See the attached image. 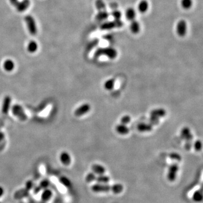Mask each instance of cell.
<instances>
[{
	"mask_svg": "<svg viewBox=\"0 0 203 203\" xmlns=\"http://www.w3.org/2000/svg\"><path fill=\"white\" fill-rule=\"evenodd\" d=\"M124 190V186L121 184H115L113 186L102 183H97L91 187V190L95 193L113 192L114 194H120Z\"/></svg>",
	"mask_w": 203,
	"mask_h": 203,
	"instance_id": "obj_1",
	"label": "cell"
},
{
	"mask_svg": "<svg viewBox=\"0 0 203 203\" xmlns=\"http://www.w3.org/2000/svg\"><path fill=\"white\" fill-rule=\"evenodd\" d=\"M10 110L11 111L13 115L15 116L21 121H24L28 119V116L27 115L23 107L19 104H15L13 105L11 107Z\"/></svg>",
	"mask_w": 203,
	"mask_h": 203,
	"instance_id": "obj_2",
	"label": "cell"
},
{
	"mask_svg": "<svg viewBox=\"0 0 203 203\" xmlns=\"http://www.w3.org/2000/svg\"><path fill=\"white\" fill-rule=\"evenodd\" d=\"M117 51L115 49L111 47H107L104 49H99L95 51L94 56L95 58H98L102 55H104L108 56L109 58L111 60L115 59L117 56Z\"/></svg>",
	"mask_w": 203,
	"mask_h": 203,
	"instance_id": "obj_3",
	"label": "cell"
},
{
	"mask_svg": "<svg viewBox=\"0 0 203 203\" xmlns=\"http://www.w3.org/2000/svg\"><path fill=\"white\" fill-rule=\"evenodd\" d=\"M25 21L29 33L32 35H36L37 34L38 28L33 17L31 15L25 16Z\"/></svg>",
	"mask_w": 203,
	"mask_h": 203,
	"instance_id": "obj_4",
	"label": "cell"
},
{
	"mask_svg": "<svg viewBox=\"0 0 203 203\" xmlns=\"http://www.w3.org/2000/svg\"><path fill=\"white\" fill-rule=\"evenodd\" d=\"M12 98L10 95H6L3 98L1 105V113L3 115H7L12 106Z\"/></svg>",
	"mask_w": 203,
	"mask_h": 203,
	"instance_id": "obj_5",
	"label": "cell"
},
{
	"mask_svg": "<svg viewBox=\"0 0 203 203\" xmlns=\"http://www.w3.org/2000/svg\"><path fill=\"white\" fill-rule=\"evenodd\" d=\"M90 109V105L89 103H84L75 109L74 115L76 117H80L86 114Z\"/></svg>",
	"mask_w": 203,
	"mask_h": 203,
	"instance_id": "obj_6",
	"label": "cell"
},
{
	"mask_svg": "<svg viewBox=\"0 0 203 203\" xmlns=\"http://www.w3.org/2000/svg\"><path fill=\"white\" fill-rule=\"evenodd\" d=\"M187 30H188V25L186 22L183 19L179 20L177 23V28H176L177 34L180 37H184L187 33Z\"/></svg>",
	"mask_w": 203,
	"mask_h": 203,
	"instance_id": "obj_7",
	"label": "cell"
},
{
	"mask_svg": "<svg viewBox=\"0 0 203 203\" xmlns=\"http://www.w3.org/2000/svg\"><path fill=\"white\" fill-rule=\"evenodd\" d=\"M178 169L179 166L177 164H173L170 166L168 173V178L170 181L173 182L175 180Z\"/></svg>",
	"mask_w": 203,
	"mask_h": 203,
	"instance_id": "obj_8",
	"label": "cell"
},
{
	"mask_svg": "<svg viewBox=\"0 0 203 203\" xmlns=\"http://www.w3.org/2000/svg\"><path fill=\"white\" fill-rule=\"evenodd\" d=\"M60 161L63 165L68 166L71 164L72 161L71 156L70 154L67 151H62L60 155Z\"/></svg>",
	"mask_w": 203,
	"mask_h": 203,
	"instance_id": "obj_9",
	"label": "cell"
},
{
	"mask_svg": "<svg viewBox=\"0 0 203 203\" xmlns=\"http://www.w3.org/2000/svg\"><path fill=\"white\" fill-rule=\"evenodd\" d=\"M181 136L185 141H192L193 135L191 133L190 129L188 127H184L181 131Z\"/></svg>",
	"mask_w": 203,
	"mask_h": 203,
	"instance_id": "obj_10",
	"label": "cell"
},
{
	"mask_svg": "<svg viewBox=\"0 0 203 203\" xmlns=\"http://www.w3.org/2000/svg\"><path fill=\"white\" fill-rule=\"evenodd\" d=\"M15 64L13 60L10 59L6 60L3 63L2 67L3 69L7 72H12L15 69Z\"/></svg>",
	"mask_w": 203,
	"mask_h": 203,
	"instance_id": "obj_11",
	"label": "cell"
},
{
	"mask_svg": "<svg viewBox=\"0 0 203 203\" xmlns=\"http://www.w3.org/2000/svg\"><path fill=\"white\" fill-rule=\"evenodd\" d=\"M130 30L133 34H137L141 30V25L135 19L130 22Z\"/></svg>",
	"mask_w": 203,
	"mask_h": 203,
	"instance_id": "obj_12",
	"label": "cell"
},
{
	"mask_svg": "<svg viewBox=\"0 0 203 203\" xmlns=\"http://www.w3.org/2000/svg\"><path fill=\"white\" fill-rule=\"evenodd\" d=\"M52 196H53L52 191L47 188L46 189H44L42 191L41 195V199L43 201L46 202L49 200H50Z\"/></svg>",
	"mask_w": 203,
	"mask_h": 203,
	"instance_id": "obj_13",
	"label": "cell"
},
{
	"mask_svg": "<svg viewBox=\"0 0 203 203\" xmlns=\"http://www.w3.org/2000/svg\"><path fill=\"white\" fill-rule=\"evenodd\" d=\"M30 5L29 0H23L20 2H18L16 7V9L19 12H23L27 9Z\"/></svg>",
	"mask_w": 203,
	"mask_h": 203,
	"instance_id": "obj_14",
	"label": "cell"
},
{
	"mask_svg": "<svg viewBox=\"0 0 203 203\" xmlns=\"http://www.w3.org/2000/svg\"><path fill=\"white\" fill-rule=\"evenodd\" d=\"M91 169L93 172L95 174L98 175H102L104 174L106 172L105 168L99 164H94L91 166Z\"/></svg>",
	"mask_w": 203,
	"mask_h": 203,
	"instance_id": "obj_15",
	"label": "cell"
},
{
	"mask_svg": "<svg viewBox=\"0 0 203 203\" xmlns=\"http://www.w3.org/2000/svg\"><path fill=\"white\" fill-rule=\"evenodd\" d=\"M149 7V3L146 0H142L138 5V10L141 13L147 12Z\"/></svg>",
	"mask_w": 203,
	"mask_h": 203,
	"instance_id": "obj_16",
	"label": "cell"
},
{
	"mask_svg": "<svg viewBox=\"0 0 203 203\" xmlns=\"http://www.w3.org/2000/svg\"><path fill=\"white\" fill-rule=\"evenodd\" d=\"M136 11L133 7H129L125 11V17L129 21H132L135 20L136 18Z\"/></svg>",
	"mask_w": 203,
	"mask_h": 203,
	"instance_id": "obj_17",
	"label": "cell"
},
{
	"mask_svg": "<svg viewBox=\"0 0 203 203\" xmlns=\"http://www.w3.org/2000/svg\"><path fill=\"white\" fill-rule=\"evenodd\" d=\"M116 131L120 135H125L128 134L129 132V129L126 125L120 124L116 125L115 128Z\"/></svg>",
	"mask_w": 203,
	"mask_h": 203,
	"instance_id": "obj_18",
	"label": "cell"
},
{
	"mask_svg": "<svg viewBox=\"0 0 203 203\" xmlns=\"http://www.w3.org/2000/svg\"><path fill=\"white\" fill-rule=\"evenodd\" d=\"M152 125L146 123H141L137 126L138 130L141 132H149L152 130Z\"/></svg>",
	"mask_w": 203,
	"mask_h": 203,
	"instance_id": "obj_19",
	"label": "cell"
},
{
	"mask_svg": "<svg viewBox=\"0 0 203 203\" xmlns=\"http://www.w3.org/2000/svg\"><path fill=\"white\" fill-rule=\"evenodd\" d=\"M166 111L163 108H157L152 110L150 113L151 116H153L158 118L162 117L166 115Z\"/></svg>",
	"mask_w": 203,
	"mask_h": 203,
	"instance_id": "obj_20",
	"label": "cell"
},
{
	"mask_svg": "<svg viewBox=\"0 0 203 203\" xmlns=\"http://www.w3.org/2000/svg\"><path fill=\"white\" fill-rule=\"evenodd\" d=\"M38 49V44L36 41H31L27 45V51L30 53H34Z\"/></svg>",
	"mask_w": 203,
	"mask_h": 203,
	"instance_id": "obj_21",
	"label": "cell"
},
{
	"mask_svg": "<svg viewBox=\"0 0 203 203\" xmlns=\"http://www.w3.org/2000/svg\"><path fill=\"white\" fill-rule=\"evenodd\" d=\"M110 181V178L107 175H98L97 176L95 179V181H97L98 183H102V184H106L107 183L109 182Z\"/></svg>",
	"mask_w": 203,
	"mask_h": 203,
	"instance_id": "obj_22",
	"label": "cell"
},
{
	"mask_svg": "<svg viewBox=\"0 0 203 203\" xmlns=\"http://www.w3.org/2000/svg\"><path fill=\"white\" fill-rule=\"evenodd\" d=\"M59 182L62 184L63 186H65L66 188H70L72 184L70 179L68 177H67L66 176H63V175L61 176L59 178Z\"/></svg>",
	"mask_w": 203,
	"mask_h": 203,
	"instance_id": "obj_23",
	"label": "cell"
},
{
	"mask_svg": "<svg viewBox=\"0 0 203 203\" xmlns=\"http://www.w3.org/2000/svg\"><path fill=\"white\" fill-rule=\"evenodd\" d=\"M115 79L113 78H111L108 80H107L104 84V88L108 90H112L114 88L115 86Z\"/></svg>",
	"mask_w": 203,
	"mask_h": 203,
	"instance_id": "obj_24",
	"label": "cell"
},
{
	"mask_svg": "<svg viewBox=\"0 0 203 203\" xmlns=\"http://www.w3.org/2000/svg\"><path fill=\"white\" fill-rule=\"evenodd\" d=\"M181 6L184 9L188 10L190 9L192 6V0H181Z\"/></svg>",
	"mask_w": 203,
	"mask_h": 203,
	"instance_id": "obj_25",
	"label": "cell"
},
{
	"mask_svg": "<svg viewBox=\"0 0 203 203\" xmlns=\"http://www.w3.org/2000/svg\"><path fill=\"white\" fill-rule=\"evenodd\" d=\"M97 177L96 174L93 172H90L88 173L85 177V181L88 183H91L95 181V179Z\"/></svg>",
	"mask_w": 203,
	"mask_h": 203,
	"instance_id": "obj_26",
	"label": "cell"
},
{
	"mask_svg": "<svg viewBox=\"0 0 203 203\" xmlns=\"http://www.w3.org/2000/svg\"><path fill=\"white\" fill-rule=\"evenodd\" d=\"M202 198H203V195L201 192H200L199 191H197L192 196V199L194 201L198 202V201H201L202 200Z\"/></svg>",
	"mask_w": 203,
	"mask_h": 203,
	"instance_id": "obj_27",
	"label": "cell"
},
{
	"mask_svg": "<svg viewBox=\"0 0 203 203\" xmlns=\"http://www.w3.org/2000/svg\"><path fill=\"white\" fill-rule=\"evenodd\" d=\"M50 185V182L47 179H44L43 180H42L40 182V184H39V186L40 188L42 189H46V188H47Z\"/></svg>",
	"mask_w": 203,
	"mask_h": 203,
	"instance_id": "obj_28",
	"label": "cell"
},
{
	"mask_svg": "<svg viewBox=\"0 0 203 203\" xmlns=\"http://www.w3.org/2000/svg\"><path fill=\"white\" fill-rule=\"evenodd\" d=\"M131 121V117L129 115H125L122 116L121 119H120L121 124L124 125H126Z\"/></svg>",
	"mask_w": 203,
	"mask_h": 203,
	"instance_id": "obj_29",
	"label": "cell"
},
{
	"mask_svg": "<svg viewBox=\"0 0 203 203\" xmlns=\"http://www.w3.org/2000/svg\"><path fill=\"white\" fill-rule=\"evenodd\" d=\"M159 118L153 116H151L150 118V124L151 125H156L159 124Z\"/></svg>",
	"mask_w": 203,
	"mask_h": 203,
	"instance_id": "obj_30",
	"label": "cell"
},
{
	"mask_svg": "<svg viewBox=\"0 0 203 203\" xmlns=\"http://www.w3.org/2000/svg\"><path fill=\"white\" fill-rule=\"evenodd\" d=\"M170 158L172 160H177V161H180L181 160V156L178 154V153L176 152H172V153L170 154L169 155Z\"/></svg>",
	"mask_w": 203,
	"mask_h": 203,
	"instance_id": "obj_31",
	"label": "cell"
},
{
	"mask_svg": "<svg viewBox=\"0 0 203 203\" xmlns=\"http://www.w3.org/2000/svg\"><path fill=\"white\" fill-rule=\"evenodd\" d=\"M194 148L197 151H199L202 148V143L200 140H197L194 143Z\"/></svg>",
	"mask_w": 203,
	"mask_h": 203,
	"instance_id": "obj_32",
	"label": "cell"
},
{
	"mask_svg": "<svg viewBox=\"0 0 203 203\" xmlns=\"http://www.w3.org/2000/svg\"><path fill=\"white\" fill-rule=\"evenodd\" d=\"M192 147V141H186V143L184 144V148L186 150L189 151L191 150Z\"/></svg>",
	"mask_w": 203,
	"mask_h": 203,
	"instance_id": "obj_33",
	"label": "cell"
},
{
	"mask_svg": "<svg viewBox=\"0 0 203 203\" xmlns=\"http://www.w3.org/2000/svg\"><path fill=\"white\" fill-rule=\"evenodd\" d=\"M113 16L116 19L119 20V19H120L121 14V13L119 11L116 10V11H114L113 12Z\"/></svg>",
	"mask_w": 203,
	"mask_h": 203,
	"instance_id": "obj_34",
	"label": "cell"
},
{
	"mask_svg": "<svg viewBox=\"0 0 203 203\" xmlns=\"http://www.w3.org/2000/svg\"><path fill=\"white\" fill-rule=\"evenodd\" d=\"M4 193H5L4 188H3L2 186H0V197L3 196V195H4Z\"/></svg>",
	"mask_w": 203,
	"mask_h": 203,
	"instance_id": "obj_35",
	"label": "cell"
},
{
	"mask_svg": "<svg viewBox=\"0 0 203 203\" xmlns=\"http://www.w3.org/2000/svg\"><path fill=\"white\" fill-rule=\"evenodd\" d=\"M5 137V134L3 133L2 131H0V142L3 141Z\"/></svg>",
	"mask_w": 203,
	"mask_h": 203,
	"instance_id": "obj_36",
	"label": "cell"
},
{
	"mask_svg": "<svg viewBox=\"0 0 203 203\" xmlns=\"http://www.w3.org/2000/svg\"><path fill=\"white\" fill-rule=\"evenodd\" d=\"M10 2L13 5V6H15V7H16L17 5V4L19 2L18 1V0H10Z\"/></svg>",
	"mask_w": 203,
	"mask_h": 203,
	"instance_id": "obj_37",
	"label": "cell"
},
{
	"mask_svg": "<svg viewBox=\"0 0 203 203\" xmlns=\"http://www.w3.org/2000/svg\"><path fill=\"white\" fill-rule=\"evenodd\" d=\"M41 190V188H40V186H38L36 187V188H34V192L35 194H37V193H38V192L40 191Z\"/></svg>",
	"mask_w": 203,
	"mask_h": 203,
	"instance_id": "obj_38",
	"label": "cell"
}]
</instances>
